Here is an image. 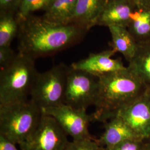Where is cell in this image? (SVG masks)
Returning a JSON list of instances; mask_svg holds the SVG:
<instances>
[{
    "mask_svg": "<svg viewBox=\"0 0 150 150\" xmlns=\"http://www.w3.org/2000/svg\"><path fill=\"white\" fill-rule=\"evenodd\" d=\"M103 124L104 131L97 141L106 150H112L127 140L140 139L119 115L111 118Z\"/></svg>",
    "mask_w": 150,
    "mask_h": 150,
    "instance_id": "7c38bea8",
    "label": "cell"
},
{
    "mask_svg": "<svg viewBox=\"0 0 150 150\" xmlns=\"http://www.w3.org/2000/svg\"><path fill=\"white\" fill-rule=\"evenodd\" d=\"M127 68L139 77L147 90H150V42L139 45Z\"/></svg>",
    "mask_w": 150,
    "mask_h": 150,
    "instance_id": "2e32d148",
    "label": "cell"
},
{
    "mask_svg": "<svg viewBox=\"0 0 150 150\" xmlns=\"http://www.w3.org/2000/svg\"><path fill=\"white\" fill-rule=\"evenodd\" d=\"M127 28L138 45L150 42V5L136 6Z\"/></svg>",
    "mask_w": 150,
    "mask_h": 150,
    "instance_id": "5bb4252c",
    "label": "cell"
},
{
    "mask_svg": "<svg viewBox=\"0 0 150 150\" xmlns=\"http://www.w3.org/2000/svg\"><path fill=\"white\" fill-rule=\"evenodd\" d=\"M142 139L150 137V90L123 108L118 113Z\"/></svg>",
    "mask_w": 150,
    "mask_h": 150,
    "instance_id": "9c48e42d",
    "label": "cell"
},
{
    "mask_svg": "<svg viewBox=\"0 0 150 150\" xmlns=\"http://www.w3.org/2000/svg\"><path fill=\"white\" fill-rule=\"evenodd\" d=\"M98 82L95 110L91 115L93 121L103 123L117 116L147 90L139 77L127 67L98 77Z\"/></svg>",
    "mask_w": 150,
    "mask_h": 150,
    "instance_id": "7a4b0ae2",
    "label": "cell"
},
{
    "mask_svg": "<svg viewBox=\"0 0 150 150\" xmlns=\"http://www.w3.org/2000/svg\"><path fill=\"white\" fill-rule=\"evenodd\" d=\"M18 145L11 142L4 136L0 135V150H21Z\"/></svg>",
    "mask_w": 150,
    "mask_h": 150,
    "instance_id": "cb8c5ba5",
    "label": "cell"
},
{
    "mask_svg": "<svg viewBox=\"0 0 150 150\" xmlns=\"http://www.w3.org/2000/svg\"><path fill=\"white\" fill-rule=\"evenodd\" d=\"M35 59L17 52L0 71V106L28 100L38 74Z\"/></svg>",
    "mask_w": 150,
    "mask_h": 150,
    "instance_id": "3957f363",
    "label": "cell"
},
{
    "mask_svg": "<svg viewBox=\"0 0 150 150\" xmlns=\"http://www.w3.org/2000/svg\"><path fill=\"white\" fill-rule=\"evenodd\" d=\"M17 53L10 47H0V68L2 69L15 59Z\"/></svg>",
    "mask_w": 150,
    "mask_h": 150,
    "instance_id": "44dd1931",
    "label": "cell"
},
{
    "mask_svg": "<svg viewBox=\"0 0 150 150\" xmlns=\"http://www.w3.org/2000/svg\"><path fill=\"white\" fill-rule=\"evenodd\" d=\"M116 53L112 48L92 53L85 59L73 62L70 66L74 69L83 71L98 78L126 68L121 59H113Z\"/></svg>",
    "mask_w": 150,
    "mask_h": 150,
    "instance_id": "30bf717a",
    "label": "cell"
},
{
    "mask_svg": "<svg viewBox=\"0 0 150 150\" xmlns=\"http://www.w3.org/2000/svg\"><path fill=\"white\" fill-rule=\"evenodd\" d=\"M69 66L64 64L38 73L30 93V99L42 111L64 103Z\"/></svg>",
    "mask_w": 150,
    "mask_h": 150,
    "instance_id": "5b68a950",
    "label": "cell"
},
{
    "mask_svg": "<svg viewBox=\"0 0 150 150\" xmlns=\"http://www.w3.org/2000/svg\"><path fill=\"white\" fill-rule=\"evenodd\" d=\"M143 144L144 139H129L117 146L112 150H142Z\"/></svg>",
    "mask_w": 150,
    "mask_h": 150,
    "instance_id": "7402d4cb",
    "label": "cell"
},
{
    "mask_svg": "<svg viewBox=\"0 0 150 150\" xmlns=\"http://www.w3.org/2000/svg\"><path fill=\"white\" fill-rule=\"evenodd\" d=\"M42 115L41 108L30 98L0 106V135L19 146L33 133Z\"/></svg>",
    "mask_w": 150,
    "mask_h": 150,
    "instance_id": "277c9868",
    "label": "cell"
},
{
    "mask_svg": "<svg viewBox=\"0 0 150 150\" xmlns=\"http://www.w3.org/2000/svg\"><path fill=\"white\" fill-rule=\"evenodd\" d=\"M69 141L56 120L43 113L33 133L18 147L21 150H64Z\"/></svg>",
    "mask_w": 150,
    "mask_h": 150,
    "instance_id": "52a82bcc",
    "label": "cell"
},
{
    "mask_svg": "<svg viewBox=\"0 0 150 150\" xmlns=\"http://www.w3.org/2000/svg\"><path fill=\"white\" fill-rule=\"evenodd\" d=\"M20 22L16 12H0V47H10L15 38L17 37Z\"/></svg>",
    "mask_w": 150,
    "mask_h": 150,
    "instance_id": "ac0fdd59",
    "label": "cell"
},
{
    "mask_svg": "<svg viewBox=\"0 0 150 150\" xmlns=\"http://www.w3.org/2000/svg\"><path fill=\"white\" fill-rule=\"evenodd\" d=\"M142 150H150V137L147 139H144Z\"/></svg>",
    "mask_w": 150,
    "mask_h": 150,
    "instance_id": "484cf974",
    "label": "cell"
},
{
    "mask_svg": "<svg viewBox=\"0 0 150 150\" xmlns=\"http://www.w3.org/2000/svg\"><path fill=\"white\" fill-rule=\"evenodd\" d=\"M108 28L112 38L111 47L116 52L122 54L129 62L134 57L139 46L134 38L127 27L113 25Z\"/></svg>",
    "mask_w": 150,
    "mask_h": 150,
    "instance_id": "9a60e30c",
    "label": "cell"
},
{
    "mask_svg": "<svg viewBox=\"0 0 150 150\" xmlns=\"http://www.w3.org/2000/svg\"><path fill=\"white\" fill-rule=\"evenodd\" d=\"M21 0H0V12H16Z\"/></svg>",
    "mask_w": 150,
    "mask_h": 150,
    "instance_id": "603a6c76",
    "label": "cell"
},
{
    "mask_svg": "<svg viewBox=\"0 0 150 150\" xmlns=\"http://www.w3.org/2000/svg\"><path fill=\"white\" fill-rule=\"evenodd\" d=\"M137 6L150 5V0H131Z\"/></svg>",
    "mask_w": 150,
    "mask_h": 150,
    "instance_id": "d4e9b609",
    "label": "cell"
},
{
    "mask_svg": "<svg viewBox=\"0 0 150 150\" xmlns=\"http://www.w3.org/2000/svg\"><path fill=\"white\" fill-rule=\"evenodd\" d=\"M77 0H51L42 16L57 24H69Z\"/></svg>",
    "mask_w": 150,
    "mask_h": 150,
    "instance_id": "e0dca14e",
    "label": "cell"
},
{
    "mask_svg": "<svg viewBox=\"0 0 150 150\" xmlns=\"http://www.w3.org/2000/svg\"><path fill=\"white\" fill-rule=\"evenodd\" d=\"M136 6L131 0H107L97 25L127 27Z\"/></svg>",
    "mask_w": 150,
    "mask_h": 150,
    "instance_id": "8fae6325",
    "label": "cell"
},
{
    "mask_svg": "<svg viewBox=\"0 0 150 150\" xmlns=\"http://www.w3.org/2000/svg\"><path fill=\"white\" fill-rule=\"evenodd\" d=\"M19 22L18 52L35 60L79 43L88 31L75 24H57L33 14Z\"/></svg>",
    "mask_w": 150,
    "mask_h": 150,
    "instance_id": "6da1fadb",
    "label": "cell"
},
{
    "mask_svg": "<svg viewBox=\"0 0 150 150\" xmlns=\"http://www.w3.org/2000/svg\"><path fill=\"white\" fill-rule=\"evenodd\" d=\"M51 0H21L16 11V17L19 22L25 19L33 12L45 10Z\"/></svg>",
    "mask_w": 150,
    "mask_h": 150,
    "instance_id": "d6986e66",
    "label": "cell"
},
{
    "mask_svg": "<svg viewBox=\"0 0 150 150\" xmlns=\"http://www.w3.org/2000/svg\"><path fill=\"white\" fill-rule=\"evenodd\" d=\"M98 78L71 66L67 72L64 103L75 108L87 110L96 101Z\"/></svg>",
    "mask_w": 150,
    "mask_h": 150,
    "instance_id": "8992f818",
    "label": "cell"
},
{
    "mask_svg": "<svg viewBox=\"0 0 150 150\" xmlns=\"http://www.w3.org/2000/svg\"><path fill=\"white\" fill-rule=\"evenodd\" d=\"M42 111L54 118L73 140L93 139L88 130L90 123L93 119L92 115L87 113V110L75 109L63 103Z\"/></svg>",
    "mask_w": 150,
    "mask_h": 150,
    "instance_id": "ba28073f",
    "label": "cell"
},
{
    "mask_svg": "<svg viewBox=\"0 0 150 150\" xmlns=\"http://www.w3.org/2000/svg\"><path fill=\"white\" fill-rule=\"evenodd\" d=\"M107 0H77L70 23L88 31L97 25Z\"/></svg>",
    "mask_w": 150,
    "mask_h": 150,
    "instance_id": "4fadbf2b",
    "label": "cell"
},
{
    "mask_svg": "<svg viewBox=\"0 0 150 150\" xmlns=\"http://www.w3.org/2000/svg\"><path fill=\"white\" fill-rule=\"evenodd\" d=\"M64 150H106L97 139H85L69 141Z\"/></svg>",
    "mask_w": 150,
    "mask_h": 150,
    "instance_id": "ffe728a7",
    "label": "cell"
}]
</instances>
